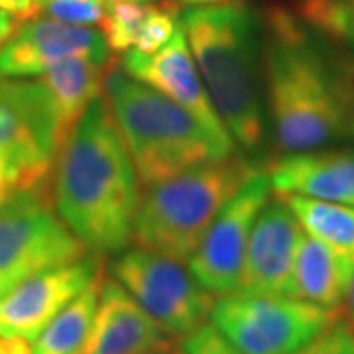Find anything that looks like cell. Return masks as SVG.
Returning a JSON list of instances; mask_svg holds the SVG:
<instances>
[{
	"label": "cell",
	"mask_w": 354,
	"mask_h": 354,
	"mask_svg": "<svg viewBox=\"0 0 354 354\" xmlns=\"http://www.w3.org/2000/svg\"><path fill=\"white\" fill-rule=\"evenodd\" d=\"M59 216L95 256H116L132 242L142 199L134 162L102 93L88 104L51 167Z\"/></svg>",
	"instance_id": "6da1fadb"
},
{
	"label": "cell",
	"mask_w": 354,
	"mask_h": 354,
	"mask_svg": "<svg viewBox=\"0 0 354 354\" xmlns=\"http://www.w3.org/2000/svg\"><path fill=\"white\" fill-rule=\"evenodd\" d=\"M264 85L281 152H311L354 127V71L335 62L286 10L268 14Z\"/></svg>",
	"instance_id": "7a4b0ae2"
},
{
	"label": "cell",
	"mask_w": 354,
	"mask_h": 354,
	"mask_svg": "<svg viewBox=\"0 0 354 354\" xmlns=\"http://www.w3.org/2000/svg\"><path fill=\"white\" fill-rule=\"evenodd\" d=\"M181 28L218 118L234 144L246 152H258L268 127L254 14L239 2L221 0L185 10Z\"/></svg>",
	"instance_id": "3957f363"
},
{
	"label": "cell",
	"mask_w": 354,
	"mask_h": 354,
	"mask_svg": "<svg viewBox=\"0 0 354 354\" xmlns=\"http://www.w3.org/2000/svg\"><path fill=\"white\" fill-rule=\"evenodd\" d=\"M104 97L144 189L234 153L183 106L128 75L116 62L104 79Z\"/></svg>",
	"instance_id": "277c9868"
},
{
	"label": "cell",
	"mask_w": 354,
	"mask_h": 354,
	"mask_svg": "<svg viewBox=\"0 0 354 354\" xmlns=\"http://www.w3.org/2000/svg\"><path fill=\"white\" fill-rule=\"evenodd\" d=\"M256 169L252 162L232 153L146 187L132 242L144 250L187 262L216 213Z\"/></svg>",
	"instance_id": "5b68a950"
},
{
	"label": "cell",
	"mask_w": 354,
	"mask_h": 354,
	"mask_svg": "<svg viewBox=\"0 0 354 354\" xmlns=\"http://www.w3.org/2000/svg\"><path fill=\"white\" fill-rule=\"evenodd\" d=\"M88 254L57 213L51 179L16 189L0 205V295L22 279Z\"/></svg>",
	"instance_id": "8992f818"
},
{
	"label": "cell",
	"mask_w": 354,
	"mask_h": 354,
	"mask_svg": "<svg viewBox=\"0 0 354 354\" xmlns=\"http://www.w3.org/2000/svg\"><path fill=\"white\" fill-rule=\"evenodd\" d=\"M342 313L290 295L232 293L218 297L211 323L242 354H293Z\"/></svg>",
	"instance_id": "52a82bcc"
},
{
	"label": "cell",
	"mask_w": 354,
	"mask_h": 354,
	"mask_svg": "<svg viewBox=\"0 0 354 354\" xmlns=\"http://www.w3.org/2000/svg\"><path fill=\"white\" fill-rule=\"evenodd\" d=\"M111 276L174 339H185L211 321L216 297L183 262L134 246L114 258Z\"/></svg>",
	"instance_id": "ba28073f"
},
{
	"label": "cell",
	"mask_w": 354,
	"mask_h": 354,
	"mask_svg": "<svg viewBox=\"0 0 354 354\" xmlns=\"http://www.w3.org/2000/svg\"><path fill=\"white\" fill-rule=\"evenodd\" d=\"M57 152V124L44 83L0 77V153L18 177V189L48 181Z\"/></svg>",
	"instance_id": "9c48e42d"
},
{
	"label": "cell",
	"mask_w": 354,
	"mask_h": 354,
	"mask_svg": "<svg viewBox=\"0 0 354 354\" xmlns=\"http://www.w3.org/2000/svg\"><path fill=\"white\" fill-rule=\"evenodd\" d=\"M270 174L258 167L223 205L199 248L187 260L191 276L215 297L239 291L248 236L256 216L270 201Z\"/></svg>",
	"instance_id": "30bf717a"
},
{
	"label": "cell",
	"mask_w": 354,
	"mask_h": 354,
	"mask_svg": "<svg viewBox=\"0 0 354 354\" xmlns=\"http://www.w3.org/2000/svg\"><path fill=\"white\" fill-rule=\"evenodd\" d=\"M101 274V256L88 254L73 264L22 279L0 295V337L32 344L51 319Z\"/></svg>",
	"instance_id": "8fae6325"
},
{
	"label": "cell",
	"mask_w": 354,
	"mask_h": 354,
	"mask_svg": "<svg viewBox=\"0 0 354 354\" xmlns=\"http://www.w3.org/2000/svg\"><path fill=\"white\" fill-rule=\"evenodd\" d=\"M120 67L128 75L160 91L167 99L183 106L203 127L207 128L218 142L234 148V140L227 127L218 118L213 101L205 88L199 69L191 55L189 44L181 28V20L176 34L153 53H142L136 50L124 51Z\"/></svg>",
	"instance_id": "7c38bea8"
},
{
	"label": "cell",
	"mask_w": 354,
	"mask_h": 354,
	"mask_svg": "<svg viewBox=\"0 0 354 354\" xmlns=\"http://www.w3.org/2000/svg\"><path fill=\"white\" fill-rule=\"evenodd\" d=\"M75 55L101 64L114 62L113 51L99 30L36 16L20 22L0 48V77H39L51 65Z\"/></svg>",
	"instance_id": "4fadbf2b"
},
{
	"label": "cell",
	"mask_w": 354,
	"mask_h": 354,
	"mask_svg": "<svg viewBox=\"0 0 354 354\" xmlns=\"http://www.w3.org/2000/svg\"><path fill=\"white\" fill-rule=\"evenodd\" d=\"M304 227L281 197L268 201L248 236L236 293L290 295L291 272Z\"/></svg>",
	"instance_id": "5bb4252c"
},
{
	"label": "cell",
	"mask_w": 354,
	"mask_h": 354,
	"mask_svg": "<svg viewBox=\"0 0 354 354\" xmlns=\"http://www.w3.org/2000/svg\"><path fill=\"white\" fill-rule=\"evenodd\" d=\"M171 346L174 337L113 276H104L91 329L77 354H148Z\"/></svg>",
	"instance_id": "9a60e30c"
},
{
	"label": "cell",
	"mask_w": 354,
	"mask_h": 354,
	"mask_svg": "<svg viewBox=\"0 0 354 354\" xmlns=\"http://www.w3.org/2000/svg\"><path fill=\"white\" fill-rule=\"evenodd\" d=\"M272 189L354 207V152H295L268 167Z\"/></svg>",
	"instance_id": "2e32d148"
},
{
	"label": "cell",
	"mask_w": 354,
	"mask_h": 354,
	"mask_svg": "<svg viewBox=\"0 0 354 354\" xmlns=\"http://www.w3.org/2000/svg\"><path fill=\"white\" fill-rule=\"evenodd\" d=\"M111 65L113 64H101L85 55H75L51 65L46 73L39 75V81L50 93L59 150L71 136L88 104L104 93V79Z\"/></svg>",
	"instance_id": "e0dca14e"
},
{
	"label": "cell",
	"mask_w": 354,
	"mask_h": 354,
	"mask_svg": "<svg viewBox=\"0 0 354 354\" xmlns=\"http://www.w3.org/2000/svg\"><path fill=\"white\" fill-rule=\"evenodd\" d=\"M354 278V262L304 230L293 262L290 297L341 309Z\"/></svg>",
	"instance_id": "ac0fdd59"
},
{
	"label": "cell",
	"mask_w": 354,
	"mask_h": 354,
	"mask_svg": "<svg viewBox=\"0 0 354 354\" xmlns=\"http://www.w3.org/2000/svg\"><path fill=\"white\" fill-rule=\"evenodd\" d=\"M104 274L95 279L88 288L81 291L75 299H71L51 323L39 333L32 342L30 354H77L87 339L93 317L97 311L99 291Z\"/></svg>",
	"instance_id": "d6986e66"
},
{
	"label": "cell",
	"mask_w": 354,
	"mask_h": 354,
	"mask_svg": "<svg viewBox=\"0 0 354 354\" xmlns=\"http://www.w3.org/2000/svg\"><path fill=\"white\" fill-rule=\"evenodd\" d=\"M279 197L290 205L307 234L354 262V207L295 195Z\"/></svg>",
	"instance_id": "ffe728a7"
},
{
	"label": "cell",
	"mask_w": 354,
	"mask_h": 354,
	"mask_svg": "<svg viewBox=\"0 0 354 354\" xmlns=\"http://www.w3.org/2000/svg\"><path fill=\"white\" fill-rule=\"evenodd\" d=\"M299 14L305 26L348 46L354 53V0H304Z\"/></svg>",
	"instance_id": "44dd1931"
},
{
	"label": "cell",
	"mask_w": 354,
	"mask_h": 354,
	"mask_svg": "<svg viewBox=\"0 0 354 354\" xmlns=\"http://www.w3.org/2000/svg\"><path fill=\"white\" fill-rule=\"evenodd\" d=\"M148 8V2H109L104 20L101 22V32L111 51H128L134 48Z\"/></svg>",
	"instance_id": "7402d4cb"
},
{
	"label": "cell",
	"mask_w": 354,
	"mask_h": 354,
	"mask_svg": "<svg viewBox=\"0 0 354 354\" xmlns=\"http://www.w3.org/2000/svg\"><path fill=\"white\" fill-rule=\"evenodd\" d=\"M177 16H179V6L176 2H160L152 4L148 14L142 22L138 39L132 50L142 51V53H153L171 39L177 30ZM181 20V18H179Z\"/></svg>",
	"instance_id": "603a6c76"
},
{
	"label": "cell",
	"mask_w": 354,
	"mask_h": 354,
	"mask_svg": "<svg viewBox=\"0 0 354 354\" xmlns=\"http://www.w3.org/2000/svg\"><path fill=\"white\" fill-rule=\"evenodd\" d=\"M109 0H44L41 14L75 26H101Z\"/></svg>",
	"instance_id": "cb8c5ba5"
},
{
	"label": "cell",
	"mask_w": 354,
	"mask_h": 354,
	"mask_svg": "<svg viewBox=\"0 0 354 354\" xmlns=\"http://www.w3.org/2000/svg\"><path fill=\"white\" fill-rule=\"evenodd\" d=\"M293 354H354V325L341 313L327 329Z\"/></svg>",
	"instance_id": "d4e9b609"
},
{
	"label": "cell",
	"mask_w": 354,
	"mask_h": 354,
	"mask_svg": "<svg viewBox=\"0 0 354 354\" xmlns=\"http://www.w3.org/2000/svg\"><path fill=\"white\" fill-rule=\"evenodd\" d=\"M181 348L183 354H242L211 321L181 339Z\"/></svg>",
	"instance_id": "484cf974"
},
{
	"label": "cell",
	"mask_w": 354,
	"mask_h": 354,
	"mask_svg": "<svg viewBox=\"0 0 354 354\" xmlns=\"http://www.w3.org/2000/svg\"><path fill=\"white\" fill-rule=\"evenodd\" d=\"M44 0H0V10L14 14L20 22L41 14Z\"/></svg>",
	"instance_id": "4316f807"
},
{
	"label": "cell",
	"mask_w": 354,
	"mask_h": 354,
	"mask_svg": "<svg viewBox=\"0 0 354 354\" xmlns=\"http://www.w3.org/2000/svg\"><path fill=\"white\" fill-rule=\"evenodd\" d=\"M18 189V177L12 171V167L0 153V205L6 201L14 191Z\"/></svg>",
	"instance_id": "83f0119b"
},
{
	"label": "cell",
	"mask_w": 354,
	"mask_h": 354,
	"mask_svg": "<svg viewBox=\"0 0 354 354\" xmlns=\"http://www.w3.org/2000/svg\"><path fill=\"white\" fill-rule=\"evenodd\" d=\"M20 20L14 14L0 10V48L8 41V38L14 34V30L18 28Z\"/></svg>",
	"instance_id": "f1b7e54d"
},
{
	"label": "cell",
	"mask_w": 354,
	"mask_h": 354,
	"mask_svg": "<svg viewBox=\"0 0 354 354\" xmlns=\"http://www.w3.org/2000/svg\"><path fill=\"white\" fill-rule=\"evenodd\" d=\"M32 344L24 341H12V339H2L0 337V354H30Z\"/></svg>",
	"instance_id": "f546056e"
},
{
	"label": "cell",
	"mask_w": 354,
	"mask_h": 354,
	"mask_svg": "<svg viewBox=\"0 0 354 354\" xmlns=\"http://www.w3.org/2000/svg\"><path fill=\"white\" fill-rule=\"evenodd\" d=\"M342 313H344V317L354 325V278L353 283H351V290L346 293V299H344V304H342Z\"/></svg>",
	"instance_id": "4dcf8cb0"
},
{
	"label": "cell",
	"mask_w": 354,
	"mask_h": 354,
	"mask_svg": "<svg viewBox=\"0 0 354 354\" xmlns=\"http://www.w3.org/2000/svg\"><path fill=\"white\" fill-rule=\"evenodd\" d=\"M187 4H195V6H201V4H213V2H221V0H183Z\"/></svg>",
	"instance_id": "1f68e13d"
},
{
	"label": "cell",
	"mask_w": 354,
	"mask_h": 354,
	"mask_svg": "<svg viewBox=\"0 0 354 354\" xmlns=\"http://www.w3.org/2000/svg\"><path fill=\"white\" fill-rule=\"evenodd\" d=\"M148 354H174V346L171 348H160V351H153V353Z\"/></svg>",
	"instance_id": "d6a6232c"
},
{
	"label": "cell",
	"mask_w": 354,
	"mask_h": 354,
	"mask_svg": "<svg viewBox=\"0 0 354 354\" xmlns=\"http://www.w3.org/2000/svg\"><path fill=\"white\" fill-rule=\"evenodd\" d=\"M109 2H114V0H109ZM128 2H148V0H128Z\"/></svg>",
	"instance_id": "836d02e7"
},
{
	"label": "cell",
	"mask_w": 354,
	"mask_h": 354,
	"mask_svg": "<svg viewBox=\"0 0 354 354\" xmlns=\"http://www.w3.org/2000/svg\"><path fill=\"white\" fill-rule=\"evenodd\" d=\"M174 354H176V353H174ZM177 354H183V353H177Z\"/></svg>",
	"instance_id": "e575fe53"
}]
</instances>
